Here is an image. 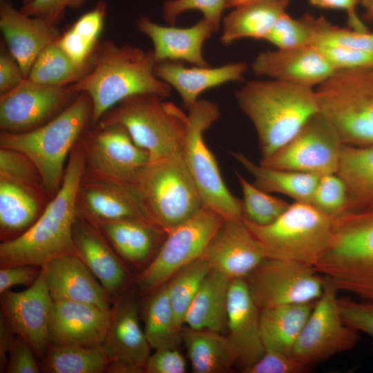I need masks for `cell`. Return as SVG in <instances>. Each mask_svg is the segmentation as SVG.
Returning <instances> with one entry per match:
<instances>
[{"label":"cell","mask_w":373,"mask_h":373,"mask_svg":"<svg viewBox=\"0 0 373 373\" xmlns=\"http://www.w3.org/2000/svg\"><path fill=\"white\" fill-rule=\"evenodd\" d=\"M155 64L153 50L104 40L98 42L88 70L68 86L77 93L88 95L93 106L90 126H95L109 109L128 97L143 93L164 99L171 96L172 87L155 75Z\"/></svg>","instance_id":"obj_1"},{"label":"cell","mask_w":373,"mask_h":373,"mask_svg":"<svg viewBox=\"0 0 373 373\" xmlns=\"http://www.w3.org/2000/svg\"><path fill=\"white\" fill-rule=\"evenodd\" d=\"M84 172L81 139L73 147L61 186L35 223L19 237L0 244V268L31 265L43 267L63 255L76 254L73 226L77 213V193Z\"/></svg>","instance_id":"obj_2"},{"label":"cell","mask_w":373,"mask_h":373,"mask_svg":"<svg viewBox=\"0 0 373 373\" xmlns=\"http://www.w3.org/2000/svg\"><path fill=\"white\" fill-rule=\"evenodd\" d=\"M235 98L255 128L261 158L285 146L320 112L316 89L274 79L249 81Z\"/></svg>","instance_id":"obj_3"},{"label":"cell","mask_w":373,"mask_h":373,"mask_svg":"<svg viewBox=\"0 0 373 373\" xmlns=\"http://www.w3.org/2000/svg\"><path fill=\"white\" fill-rule=\"evenodd\" d=\"M93 106L80 93L53 119L32 131L0 133V147L19 151L37 166L52 199L59 190L67 157L84 131L91 125Z\"/></svg>","instance_id":"obj_4"},{"label":"cell","mask_w":373,"mask_h":373,"mask_svg":"<svg viewBox=\"0 0 373 373\" xmlns=\"http://www.w3.org/2000/svg\"><path fill=\"white\" fill-rule=\"evenodd\" d=\"M314 268L338 291L373 301V209L332 219L327 247Z\"/></svg>","instance_id":"obj_5"},{"label":"cell","mask_w":373,"mask_h":373,"mask_svg":"<svg viewBox=\"0 0 373 373\" xmlns=\"http://www.w3.org/2000/svg\"><path fill=\"white\" fill-rule=\"evenodd\" d=\"M111 124L124 127L152 162L182 152L187 114L158 95L143 93L123 99L97 124Z\"/></svg>","instance_id":"obj_6"},{"label":"cell","mask_w":373,"mask_h":373,"mask_svg":"<svg viewBox=\"0 0 373 373\" xmlns=\"http://www.w3.org/2000/svg\"><path fill=\"white\" fill-rule=\"evenodd\" d=\"M130 182L151 221L166 233L204 207L182 152L149 162Z\"/></svg>","instance_id":"obj_7"},{"label":"cell","mask_w":373,"mask_h":373,"mask_svg":"<svg viewBox=\"0 0 373 373\" xmlns=\"http://www.w3.org/2000/svg\"><path fill=\"white\" fill-rule=\"evenodd\" d=\"M316 92L344 144L373 146V65L336 70Z\"/></svg>","instance_id":"obj_8"},{"label":"cell","mask_w":373,"mask_h":373,"mask_svg":"<svg viewBox=\"0 0 373 373\" xmlns=\"http://www.w3.org/2000/svg\"><path fill=\"white\" fill-rule=\"evenodd\" d=\"M242 220L267 258L294 260L313 267L327 247L332 224V218L311 203L296 201L269 224Z\"/></svg>","instance_id":"obj_9"},{"label":"cell","mask_w":373,"mask_h":373,"mask_svg":"<svg viewBox=\"0 0 373 373\" xmlns=\"http://www.w3.org/2000/svg\"><path fill=\"white\" fill-rule=\"evenodd\" d=\"M188 111L182 156L203 207L224 220H242V202L225 185L216 160L204 140V131L218 119L220 108L211 101L198 99Z\"/></svg>","instance_id":"obj_10"},{"label":"cell","mask_w":373,"mask_h":373,"mask_svg":"<svg viewBox=\"0 0 373 373\" xmlns=\"http://www.w3.org/2000/svg\"><path fill=\"white\" fill-rule=\"evenodd\" d=\"M223 221L219 214L202 207L167 232L153 260L135 278L140 295L146 297L182 267L202 257Z\"/></svg>","instance_id":"obj_11"},{"label":"cell","mask_w":373,"mask_h":373,"mask_svg":"<svg viewBox=\"0 0 373 373\" xmlns=\"http://www.w3.org/2000/svg\"><path fill=\"white\" fill-rule=\"evenodd\" d=\"M343 145L334 126L319 112L285 146L261 158L260 164L318 177L337 173Z\"/></svg>","instance_id":"obj_12"},{"label":"cell","mask_w":373,"mask_h":373,"mask_svg":"<svg viewBox=\"0 0 373 373\" xmlns=\"http://www.w3.org/2000/svg\"><path fill=\"white\" fill-rule=\"evenodd\" d=\"M338 291L325 278L323 294L316 300L294 346L291 355L309 367L358 343V332L346 324L341 314Z\"/></svg>","instance_id":"obj_13"},{"label":"cell","mask_w":373,"mask_h":373,"mask_svg":"<svg viewBox=\"0 0 373 373\" xmlns=\"http://www.w3.org/2000/svg\"><path fill=\"white\" fill-rule=\"evenodd\" d=\"M245 280L260 309L315 302L325 283V278L313 267L273 258H267Z\"/></svg>","instance_id":"obj_14"},{"label":"cell","mask_w":373,"mask_h":373,"mask_svg":"<svg viewBox=\"0 0 373 373\" xmlns=\"http://www.w3.org/2000/svg\"><path fill=\"white\" fill-rule=\"evenodd\" d=\"M84 154V176L130 182L149 162L119 124L88 126L80 137Z\"/></svg>","instance_id":"obj_15"},{"label":"cell","mask_w":373,"mask_h":373,"mask_svg":"<svg viewBox=\"0 0 373 373\" xmlns=\"http://www.w3.org/2000/svg\"><path fill=\"white\" fill-rule=\"evenodd\" d=\"M139 290L132 287L113 303L102 347L110 363L108 373H145L151 349L140 324Z\"/></svg>","instance_id":"obj_16"},{"label":"cell","mask_w":373,"mask_h":373,"mask_svg":"<svg viewBox=\"0 0 373 373\" xmlns=\"http://www.w3.org/2000/svg\"><path fill=\"white\" fill-rule=\"evenodd\" d=\"M79 94L68 86H50L26 78L0 95L1 131L23 133L37 128L59 114Z\"/></svg>","instance_id":"obj_17"},{"label":"cell","mask_w":373,"mask_h":373,"mask_svg":"<svg viewBox=\"0 0 373 373\" xmlns=\"http://www.w3.org/2000/svg\"><path fill=\"white\" fill-rule=\"evenodd\" d=\"M53 302L43 268L35 283L26 290H8L0 294V311L15 334L30 345L40 361L49 346L48 326Z\"/></svg>","instance_id":"obj_18"},{"label":"cell","mask_w":373,"mask_h":373,"mask_svg":"<svg viewBox=\"0 0 373 373\" xmlns=\"http://www.w3.org/2000/svg\"><path fill=\"white\" fill-rule=\"evenodd\" d=\"M76 205L77 212L90 220H135L154 224L128 181L83 175Z\"/></svg>","instance_id":"obj_19"},{"label":"cell","mask_w":373,"mask_h":373,"mask_svg":"<svg viewBox=\"0 0 373 373\" xmlns=\"http://www.w3.org/2000/svg\"><path fill=\"white\" fill-rule=\"evenodd\" d=\"M73 238L77 255L102 285L113 303L135 285V276L99 229L78 212L73 226Z\"/></svg>","instance_id":"obj_20"},{"label":"cell","mask_w":373,"mask_h":373,"mask_svg":"<svg viewBox=\"0 0 373 373\" xmlns=\"http://www.w3.org/2000/svg\"><path fill=\"white\" fill-rule=\"evenodd\" d=\"M203 257L230 280L245 279L267 258L242 220H224Z\"/></svg>","instance_id":"obj_21"},{"label":"cell","mask_w":373,"mask_h":373,"mask_svg":"<svg viewBox=\"0 0 373 373\" xmlns=\"http://www.w3.org/2000/svg\"><path fill=\"white\" fill-rule=\"evenodd\" d=\"M258 76L315 87L335 70L315 46L276 48L259 52L251 64Z\"/></svg>","instance_id":"obj_22"},{"label":"cell","mask_w":373,"mask_h":373,"mask_svg":"<svg viewBox=\"0 0 373 373\" xmlns=\"http://www.w3.org/2000/svg\"><path fill=\"white\" fill-rule=\"evenodd\" d=\"M110 310L73 301H54L48 326L49 345H101L106 334Z\"/></svg>","instance_id":"obj_23"},{"label":"cell","mask_w":373,"mask_h":373,"mask_svg":"<svg viewBox=\"0 0 373 373\" xmlns=\"http://www.w3.org/2000/svg\"><path fill=\"white\" fill-rule=\"evenodd\" d=\"M42 268L53 301L84 303L111 309V296L77 255L56 257Z\"/></svg>","instance_id":"obj_24"},{"label":"cell","mask_w":373,"mask_h":373,"mask_svg":"<svg viewBox=\"0 0 373 373\" xmlns=\"http://www.w3.org/2000/svg\"><path fill=\"white\" fill-rule=\"evenodd\" d=\"M0 29L25 78L39 54L61 35L57 26L28 15L6 0L0 3Z\"/></svg>","instance_id":"obj_25"},{"label":"cell","mask_w":373,"mask_h":373,"mask_svg":"<svg viewBox=\"0 0 373 373\" xmlns=\"http://www.w3.org/2000/svg\"><path fill=\"white\" fill-rule=\"evenodd\" d=\"M245 279L231 280L227 299V333L242 368L255 363L265 352L260 311Z\"/></svg>","instance_id":"obj_26"},{"label":"cell","mask_w":373,"mask_h":373,"mask_svg":"<svg viewBox=\"0 0 373 373\" xmlns=\"http://www.w3.org/2000/svg\"><path fill=\"white\" fill-rule=\"evenodd\" d=\"M137 28L151 40L156 63L169 60L200 67L210 66L203 55V46L216 30L204 18L191 26L178 28L161 26L142 16L137 22Z\"/></svg>","instance_id":"obj_27"},{"label":"cell","mask_w":373,"mask_h":373,"mask_svg":"<svg viewBox=\"0 0 373 373\" xmlns=\"http://www.w3.org/2000/svg\"><path fill=\"white\" fill-rule=\"evenodd\" d=\"M88 220L99 229L127 267L136 270V276L153 260L166 236L164 230L144 221Z\"/></svg>","instance_id":"obj_28"},{"label":"cell","mask_w":373,"mask_h":373,"mask_svg":"<svg viewBox=\"0 0 373 373\" xmlns=\"http://www.w3.org/2000/svg\"><path fill=\"white\" fill-rule=\"evenodd\" d=\"M51 198L45 187L0 176V240H14L28 230Z\"/></svg>","instance_id":"obj_29"},{"label":"cell","mask_w":373,"mask_h":373,"mask_svg":"<svg viewBox=\"0 0 373 373\" xmlns=\"http://www.w3.org/2000/svg\"><path fill=\"white\" fill-rule=\"evenodd\" d=\"M247 70V64L244 61L214 68H189L182 61L166 60L157 62L155 66V75L176 90L187 110L206 90L227 82L242 81Z\"/></svg>","instance_id":"obj_30"},{"label":"cell","mask_w":373,"mask_h":373,"mask_svg":"<svg viewBox=\"0 0 373 373\" xmlns=\"http://www.w3.org/2000/svg\"><path fill=\"white\" fill-rule=\"evenodd\" d=\"M290 0H254L238 5L224 17L220 41L230 45L241 39L265 40Z\"/></svg>","instance_id":"obj_31"},{"label":"cell","mask_w":373,"mask_h":373,"mask_svg":"<svg viewBox=\"0 0 373 373\" xmlns=\"http://www.w3.org/2000/svg\"><path fill=\"white\" fill-rule=\"evenodd\" d=\"M231 280L211 268L185 314L184 325L196 329L227 332V299Z\"/></svg>","instance_id":"obj_32"},{"label":"cell","mask_w":373,"mask_h":373,"mask_svg":"<svg viewBox=\"0 0 373 373\" xmlns=\"http://www.w3.org/2000/svg\"><path fill=\"white\" fill-rule=\"evenodd\" d=\"M181 333L193 372H227L238 361L233 345L223 334L186 325Z\"/></svg>","instance_id":"obj_33"},{"label":"cell","mask_w":373,"mask_h":373,"mask_svg":"<svg viewBox=\"0 0 373 373\" xmlns=\"http://www.w3.org/2000/svg\"><path fill=\"white\" fill-rule=\"evenodd\" d=\"M337 174L346 186L347 212L373 209V146L344 144Z\"/></svg>","instance_id":"obj_34"},{"label":"cell","mask_w":373,"mask_h":373,"mask_svg":"<svg viewBox=\"0 0 373 373\" xmlns=\"http://www.w3.org/2000/svg\"><path fill=\"white\" fill-rule=\"evenodd\" d=\"M315 302L261 309L260 329L265 349L291 354Z\"/></svg>","instance_id":"obj_35"},{"label":"cell","mask_w":373,"mask_h":373,"mask_svg":"<svg viewBox=\"0 0 373 373\" xmlns=\"http://www.w3.org/2000/svg\"><path fill=\"white\" fill-rule=\"evenodd\" d=\"M232 155L254 177V184L259 189L289 196L296 202L312 203L319 177L256 164L242 153H232Z\"/></svg>","instance_id":"obj_36"},{"label":"cell","mask_w":373,"mask_h":373,"mask_svg":"<svg viewBox=\"0 0 373 373\" xmlns=\"http://www.w3.org/2000/svg\"><path fill=\"white\" fill-rule=\"evenodd\" d=\"M144 332L152 349H178L182 343V327L178 323L169 298L166 284L146 297Z\"/></svg>","instance_id":"obj_37"},{"label":"cell","mask_w":373,"mask_h":373,"mask_svg":"<svg viewBox=\"0 0 373 373\" xmlns=\"http://www.w3.org/2000/svg\"><path fill=\"white\" fill-rule=\"evenodd\" d=\"M110 360L102 345L55 346L49 345L41 361L45 373L107 372Z\"/></svg>","instance_id":"obj_38"},{"label":"cell","mask_w":373,"mask_h":373,"mask_svg":"<svg viewBox=\"0 0 373 373\" xmlns=\"http://www.w3.org/2000/svg\"><path fill=\"white\" fill-rule=\"evenodd\" d=\"M90 65L76 64L54 42L37 57L27 78L39 84L67 86L81 79Z\"/></svg>","instance_id":"obj_39"},{"label":"cell","mask_w":373,"mask_h":373,"mask_svg":"<svg viewBox=\"0 0 373 373\" xmlns=\"http://www.w3.org/2000/svg\"><path fill=\"white\" fill-rule=\"evenodd\" d=\"M211 267L204 257L193 261L176 272L166 283L169 300L180 327L185 314Z\"/></svg>","instance_id":"obj_40"},{"label":"cell","mask_w":373,"mask_h":373,"mask_svg":"<svg viewBox=\"0 0 373 373\" xmlns=\"http://www.w3.org/2000/svg\"><path fill=\"white\" fill-rule=\"evenodd\" d=\"M236 175L242 192V219L258 225H267L276 220L289 206L285 200L259 189L238 173Z\"/></svg>","instance_id":"obj_41"},{"label":"cell","mask_w":373,"mask_h":373,"mask_svg":"<svg viewBox=\"0 0 373 373\" xmlns=\"http://www.w3.org/2000/svg\"><path fill=\"white\" fill-rule=\"evenodd\" d=\"M317 17L305 14L299 18L286 12L276 21L265 41L276 48H294L312 45Z\"/></svg>","instance_id":"obj_42"},{"label":"cell","mask_w":373,"mask_h":373,"mask_svg":"<svg viewBox=\"0 0 373 373\" xmlns=\"http://www.w3.org/2000/svg\"><path fill=\"white\" fill-rule=\"evenodd\" d=\"M336 46L373 53V32H361L334 25L323 17H317L312 46Z\"/></svg>","instance_id":"obj_43"},{"label":"cell","mask_w":373,"mask_h":373,"mask_svg":"<svg viewBox=\"0 0 373 373\" xmlns=\"http://www.w3.org/2000/svg\"><path fill=\"white\" fill-rule=\"evenodd\" d=\"M311 204L332 219L347 212L346 186L337 173L319 177Z\"/></svg>","instance_id":"obj_44"},{"label":"cell","mask_w":373,"mask_h":373,"mask_svg":"<svg viewBox=\"0 0 373 373\" xmlns=\"http://www.w3.org/2000/svg\"><path fill=\"white\" fill-rule=\"evenodd\" d=\"M225 3L226 0H167L162 5V12L164 21L174 25L182 12L199 10L216 32L220 28L223 10L226 8Z\"/></svg>","instance_id":"obj_45"},{"label":"cell","mask_w":373,"mask_h":373,"mask_svg":"<svg viewBox=\"0 0 373 373\" xmlns=\"http://www.w3.org/2000/svg\"><path fill=\"white\" fill-rule=\"evenodd\" d=\"M0 176L44 186L41 174L32 161L25 154L10 149H0Z\"/></svg>","instance_id":"obj_46"},{"label":"cell","mask_w":373,"mask_h":373,"mask_svg":"<svg viewBox=\"0 0 373 373\" xmlns=\"http://www.w3.org/2000/svg\"><path fill=\"white\" fill-rule=\"evenodd\" d=\"M291 354L268 350L253 365L242 368L244 373H305L310 370Z\"/></svg>","instance_id":"obj_47"},{"label":"cell","mask_w":373,"mask_h":373,"mask_svg":"<svg viewBox=\"0 0 373 373\" xmlns=\"http://www.w3.org/2000/svg\"><path fill=\"white\" fill-rule=\"evenodd\" d=\"M336 70L373 65V53L336 46H315Z\"/></svg>","instance_id":"obj_48"},{"label":"cell","mask_w":373,"mask_h":373,"mask_svg":"<svg viewBox=\"0 0 373 373\" xmlns=\"http://www.w3.org/2000/svg\"><path fill=\"white\" fill-rule=\"evenodd\" d=\"M5 372H41V361L30 345L19 335L15 334L11 343Z\"/></svg>","instance_id":"obj_49"},{"label":"cell","mask_w":373,"mask_h":373,"mask_svg":"<svg viewBox=\"0 0 373 373\" xmlns=\"http://www.w3.org/2000/svg\"><path fill=\"white\" fill-rule=\"evenodd\" d=\"M88 0H32L20 10L24 13L57 26L68 8L77 9Z\"/></svg>","instance_id":"obj_50"},{"label":"cell","mask_w":373,"mask_h":373,"mask_svg":"<svg viewBox=\"0 0 373 373\" xmlns=\"http://www.w3.org/2000/svg\"><path fill=\"white\" fill-rule=\"evenodd\" d=\"M338 305L345 323L373 339V301L365 303L338 299Z\"/></svg>","instance_id":"obj_51"},{"label":"cell","mask_w":373,"mask_h":373,"mask_svg":"<svg viewBox=\"0 0 373 373\" xmlns=\"http://www.w3.org/2000/svg\"><path fill=\"white\" fill-rule=\"evenodd\" d=\"M55 43L74 62L81 66L90 63L98 44L86 40L71 28L61 35Z\"/></svg>","instance_id":"obj_52"},{"label":"cell","mask_w":373,"mask_h":373,"mask_svg":"<svg viewBox=\"0 0 373 373\" xmlns=\"http://www.w3.org/2000/svg\"><path fill=\"white\" fill-rule=\"evenodd\" d=\"M186 363L182 354L175 348L155 350L150 354L145 373H184Z\"/></svg>","instance_id":"obj_53"},{"label":"cell","mask_w":373,"mask_h":373,"mask_svg":"<svg viewBox=\"0 0 373 373\" xmlns=\"http://www.w3.org/2000/svg\"><path fill=\"white\" fill-rule=\"evenodd\" d=\"M107 13V4L101 0L91 10L82 15L70 27L86 40L97 44Z\"/></svg>","instance_id":"obj_54"},{"label":"cell","mask_w":373,"mask_h":373,"mask_svg":"<svg viewBox=\"0 0 373 373\" xmlns=\"http://www.w3.org/2000/svg\"><path fill=\"white\" fill-rule=\"evenodd\" d=\"M41 270L42 267L31 265L0 268V294L17 285L30 287L37 280Z\"/></svg>","instance_id":"obj_55"},{"label":"cell","mask_w":373,"mask_h":373,"mask_svg":"<svg viewBox=\"0 0 373 373\" xmlns=\"http://www.w3.org/2000/svg\"><path fill=\"white\" fill-rule=\"evenodd\" d=\"M1 44L0 52V95L9 92L17 87L25 78L21 69L12 55Z\"/></svg>","instance_id":"obj_56"},{"label":"cell","mask_w":373,"mask_h":373,"mask_svg":"<svg viewBox=\"0 0 373 373\" xmlns=\"http://www.w3.org/2000/svg\"><path fill=\"white\" fill-rule=\"evenodd\" d=\"M314 6L324 9L343 10L347 14V23L350 28L361 31H369L356 12L359 0H307Z\"/></svg>","instance_id":"obj_57"},{"label":"cell","mask_w":373,"mask_h":373,"mask_svg":"<svg viewBox=\"0 0 373 373\" xmlns=\"http://www.w3.org/2000/svg\"><path fill=\"white\" fill-rule=\"evenodd\" d=\"M15 336L9 323L0 311V372H6L10 347Z\"/></svg>","instance_id":"obj_58"},{"label":"cell","mask_w":373,"mask_h":373,"mask_svg":"<svg viewBox=\"0 0 373 373\" xmlns=\"http://www.w3.org/2000/svg\"><path fill=\"white\" fill-rule=\"evenodd\" d=\"M365 19L368 22H373V0L365 8Z\"/></svg>","instance_id":"obj_59"},{"label":"cell","mask_w":373,"mask_h":373,"mask_svg":"<svg viewBox=\"0 0 373 373\" xmlns=\"http://www.w3.org/2000/svg\"><path fill=\"white\" fill-rule=\"evenodd\" d=\"M254 0H226L225 8H233L238 5Z\"/></svg>","instance_id":"obj_60"},{"label":"cell","mask_w":373,"mask_h":373,"mask_svg":"<svg viewBox=\"0 0 373 373\" xmlns=\"http://www.w3.org/2000/svg\"><path fill=\"white\" fill-rule=\"evenodd\" d=\"M372 1V0H359V2L365 9Z\"/></svg>","instance_id":"obj_61"},{"label":"cell","mask_w":373,"mask_h":373,"mask_svg":"<svg viewBox=\"0 0 373 373\" xmlns=\"http://www.w3.org/2000/svg\"><path fill=\"white\" fill-rule=\"evenodd\" d=\"M32 0H22L23 6L27 5L30 3Z\"/></svg>","instance_id":"obj_62"}]
</instances>
